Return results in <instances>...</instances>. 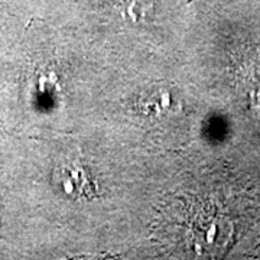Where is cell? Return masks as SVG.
Instances as JSON below:
<instances>
[{
	"label": "cell",
	"instance_id": "7a4b0ae2",
	"mask_svg": "<svg viewBox=\"0 0 260 260\" xmlns=\"http://www.w3.org/2000/svg\"><path fill=\"white\" fill-rule=\"evenodd\" d=\"M58 182L61 188L73 200L91 198L97 192V185L90 175L88 169L81 164H68L59 169Z\"/></svg>",
	"mask_w": 260,
	"mask_h": 260
},
{
	"label": "cell",
	"instance_id": "3957f363",
	"mask_svg": "<svg viewBox=\"0 0 260 260\" xmlns=\"http://www.w3.org/2000/svg\"><path fill=\"white\" fill-rule=\"evenodd\" d=\"M121 8L132 23H148L155 13V0H121Z\"/></svg>",
	"mask_w": 260,
	"mask_h": 260
},
{
	"label": "cell",
	"instance_id": "6da1fadb",
	"mask_svg": "<svg viewBox=\"0 0 260 260\" xmlns=\"http://www.w3.org/2000/svg\"><path fill=\"white\" fill-rule=\"evenodd\" d=\"M182 97L171 85H150L138 99V110L149 120H164L182 110Z\"/></svg>",
	"mask_w": 260,
	"mask_h": 260
}]
</instances>
